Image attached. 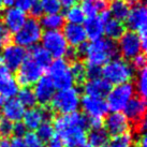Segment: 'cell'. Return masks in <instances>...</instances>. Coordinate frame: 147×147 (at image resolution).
Returning <instances> with one entry per match:
<instances>
[{"label": "cell", "mask_w": 147, "mask_h": 147, "mask_svg": "<svg viewBox=\"0 0 147 147\" xmlns=\"http://www.w3.org/2000/svg\"><path fill=\"white\" fill-rule=\"evenodd\" d=\"M111 88H112V85H110L102 78H88L84 82V85H83V90L86 96L98 97V98L106 97Z\"/></svg>", "instance_id": "ffe728a7"}, {"label": "cell", "mask_w": 147, "mask_h": 147, "mask_svg": "<svg viewBox=\"0 0 147 147\" xmlns=\"http://www.w3.org/2000/svg\"><path fill=\"white\" fill-rule=\"evenodd\" d=\"M109 5V0H92V1H84L81 5L83 13L85 16H94L101 12L105 11Z\"/></svg>", "instance_id": "4316f807"}, {"label": "cell", "mask_w": 147, "mask_h": 147, "mask_svg": "<svg viewBox=\"0 0 147 147\" xmlns=\"http://www.w3.org/2000/svg\"><path fill=\"white\" fill-rule=\"evenodd\" d=\"M43 28L37 18H27L20 30L14 33V42L24 49L33 47L41 41Z\"/></svg>", "instance_id": "8992f818"}, {"label": "cell", "mask_w": 147, "mask_h": 147, "mask_svg": "<svg viewBox=\"0 0 147 147\" xmlns=\"http://www.w3.org/2000/svg\"><path fill=\"white\" fill-rule=\"evenodd\" d=\"M53 126L65 147H82L87 143L88 119L78 111L59 115L55 118Z\"/></svg>", "instance_id": "6da1fadb"}, {"label": "cell", "mask_w": 147, "mask_h": 147, "mask_svg": "<svg viewBox=\"0 0 147 147\" xmlns=\"http://www.w3.org/2000/svg\"><path fill=\"white\" fill-rule=\"evenodd\" d=\"M123 112L129 121H133L136 123L144 118V115L146 112L145 99L141 97H133L123 109Z\"/></svg>", "instance_id": "44dd1931"}, {"label": "cell", "mask_w": 147, "mask_h": 147, "mask_svg": "<svg viewBox=\"0 0 147 147\" xmlns=\"http://www.w3.org/2000/svg\"><path fill=\"white\" fill-rule=\"evenodd\" d=\"M102 147H109V146H106V145H104V146H102Z\"/></svg>", "instance_id": "91938a15"}, {"label": "cell", "mask_w": 147, "mask_h": 147, "mask_svg": "<svg viewBox=\"0 0 147 147\" xmlns=\"http://www.w3.org/2000/svg\"><path fill=\"white\" fill-rule=\"evenodd\" d=\"M84 1H92V0H84Z\"/></svg>", "instance_id": "6f0895ef"}, {"label": "cell", "mask_w": 147, "mask_h": 147, "mask_svg": "<svg viewBox=\"0 0 147 147\" xmlns=\"http://www.w3.org/2000/svg\"><path fill=\"white\" fill-rule=\"evenodd\" d=\"M134 89L139 92V97L141 98H145L147 94V73L146 68L142 70H139L138 73V78H136V82H135Z\"/></svg>", "instance_id": "e575fe53"}, {"label": "cell", "mask_w": 147, "mask_h": 147, "mask_svg": "<svg viewBox=\"0 0 147 147\" xmlns=\"http://www.w3.org/2000/svg\"><path fill=\"white\" fill-rule=\"evenodd\" d=\"M30 58L36 62L39 67L42 69L46 70L49 67V65L53 61V57L49 55V53L42 46H33L30 51Z\"/></svg>", "instance_id": "484cf974"}, {"label": "cell", "mask_w": 147, "mask_h": 147, "mask_svg": "<svg viewBox=\"0 0 147 147\" xmlns=\"http://www.w3.org/2000/svg\"><path fill=\"white\" fill-rule=\"evenodd\" d=\"M1 140H2V138H1V136H0V144H1Z\"/></svg>", "instance_id": "9f6ffc18"}, {"label": "cell", "mask_w": 147, "mask_h": 147, "mask_svg": "<svg viewBox=\"0 0 147 147\" xmlns=\"http://www.w3.org/2000/svg\"><path fill=\"white\" fill-rule=\"evenodd\" d=\"M76 54L84 56L86 60V67H98L102 68L106 62L116 57L118 54L117 45L113 40L107 38H101L91 41L89 44L78 46L75 49Z\"/></svg>", "instance_id": "7a4b0ae2"}, {"label": "cell", "mask_w": 147, "mask_h": 147, "mask_svg": "<svg viewBox=\"0 0 147 147\" xmlns=\"http://www.w3.org/2000/svg\"><path fill=\"white\" fill-rule=\"evenodd\" d=\"M83 27L85 29L87 39H90L91 41L101 39L104 34V22L99 14L85 18Z\"/></svg>", "instance_id": "603a6c76"}, {"label": "cell", "mask_w": 147, "mask_h": 147, "mask_svg": "<svg viewBox=\"0 0 147 147\" xmlns=\"http://www.w3.org/2000/svg\"><path fill=\"white\" fill-rule=\"evenodd\" d=\"M138 147H147V138L145 133H141L138 141Z\"/></svg>", "instance_id": "c3c4849f"}, {"label": "cell", "mask_w": 147, "mask_h": 147, "mask_svg": "<svg viewBox=\"0 0 147 147\" xmlns=\"http://www.w3.org/2000/svg\"><path fill=\"white\" fill-rule=\"evenodd\" d=\"M134 138L130 132H126L123 134L113 136L111 140L109 147H133Z\"/></svg>", "instance_id": "1f68e13d"}, {"label": "cell", "mask_w": 147, "mask_h": 147, "mask_svg": "<svg viewBox=\"0 0 147 147\" xmlns=\"http://www.w3.org/2000/svg\"><path fill=\"white\" fill-rule=\"evenodd\" d=\"M2 5H3V2H2V0H0V9L2 8Z\"/></svg>", "instance_id": "db71d44e"}, {"label": "cell", "mask_w": 147, "mask_h": 147, "mask_svg": "<svg viewBox=\"0 0 147 147\" xmlns=\"http://www.w3.org/2000/svg\"><path fill=\"white\" fill-rule=\"evenodd\" d=\"M62 34H63L68 45L72 46L73 49H78V46L85 44L87 41V36H86L85 29L83 27V25H65Z\"/></svg>", "instance_id": "d6986e66"}, {"label": "cell", "mask_w": 147, "mask_h": 147, "mask_svg": "<svg viewBox=\"0 0 147 147\" xmlns=\"http://www.w3.org/2000/svg\"><path fill=\"white\" fill-rule=\"evenodd\" d=\"M46 147H65V145H63L62 141L58 136L54 135L49 141H47V146Z\"/></svg>", "instance_id": "ee69618b"}, {"label": "cell", "mask_w": 147, "mask_h": 147, "mask_svg": "<svg viewBox=\"0 0 147 147\" xmlns=\"http://www.w3.org/2000/svg\"><path fill=\"white\" fill-rule=\"evenodd\" d=\"M20 85L10 72L0 75V100H8L17 96Z\"/></svg>", "instance_id": "7402d4cb"}, {"label": "cell", "mask_w": 147, "mask_h": 147, "mask_svg": "<svg viewBox=\"0 0 147 147\" xmlns=\"http://www.w3.org/2000/svg\"><path fill=\"white\" fill-rule=\"evenodd\" d=\"M49 78L52 81L55 88L58 90L73 87L74 78L71 72V67L67 59L58 58L52 61L47 68Z\"/></svg>", "instance_id": "5b68a950"}, {"label": "cell", "mask_w": 147, "mask_h": 147, "mask_svg": "<svg viewBox=\"0 0 147 147\" xmlns=\"http://www.w3.org/2000/svg\"><path fill=\"white\" fill-rule=\"evenodd\" d=\"M36 131H37L36 134H37V136L41 142H47L55 135L54 126L49 120L42 123L40 126L38 127V129Z\"/></svg>", "instance_id": "d6a6232c"}, {"label": "cell", "mask_w": 147, "mask_h": 147, "mask_svg": "<svg viewBox=\"0 0 147 147\" xmlns=\"http://www.w3.org/2000/svg\"><path fill=\"white\" fill-rule=\"evenodd\" d=\"M109 13L111 17L120 22L126 21L127 16L129 14L131 5L128 3L127 0H111L109 5Z\"/></svg>", "instance_id": "cb8c5ba5"}, {"label": "cell", "mask_w": 147, "mask_h": 147, "mask_svg": "<svg viewBox=\"0 0 147 147\" xmlns=\"http://www.w3.org/2000/svg\"><path fill=\"white\" fill-rule=\"evenodd\" d=\"M134 85L131 83H125L115 85L111 88L106 96V104L111 112H123L131 99L134 97Z\"/></svg>", "instance_id": "52a82bcc"}, {"label": "cell", "mask_w": 147, "mask_h": 147, "mask_svg": "<svg viewBox=\"0 0 147 147\" xmlns=\"http://www.w3.org/2000/svg\"><path fill=\"white\" fill-rule=\"evenodd\" d=\"M10 147H27L22 138H14L10 141Z\"/></svg>", "instance_id": "f6af8a7d"}, {"label": "cell", "mask_w": 147, "mask_h": 147, "mask_svg": "<svg viewBox=\"0 0 147 147\" xmlns=\"http://www.w3.org/2000/svg\"><path fill=\"white\" fill-rule=\"evenodd\" d=\"M26 49L15 43H10L2 49L0 57L2 59L4 67L10 71H17L24 60L28 57Z\"/></svg>", "instance_id": "7c38bea8"}, {"label": "cell", "mask_w": 147, "mask_h": 147, "mask_svg": "<svg viewBox=\"0 0 147 147\" xmlns=\"http://www.w3.org/2000/svg\"><path fill=\"white\" fill-rule=\"evenodd\" d=\"M29 12L31 14L32 18H38V17H41L43 15V11H42V7L40 1H36L34 3L31 5V8L29 9Z\"/></svg>", "instance_id": "60d3db41"}, {"label": "cell", "mask_w": 147, "mask_h": 147, "mask_svg": "<svg viewBox=\"0 0 147 147\" xmlns=\"http://www.w3.org/2000/svg\"><path fill=\"white\" fill-rule=\"evenodd\" d=\"M15 1H16V0H2L3 4L7 5V7H12L13 4L15 3Z\"/></svg>", "instance_id": "816d5d0a"}, {"label": "cell", "mask_w": 147, "mask_h": 147, "mask_svg": "<svg viewBox=\"0 0 147 147\" xmlns=\"http://www.w3.org/2000/svg\"><path fill=\"white\" fill-rule=\"evenodd\" d=\"M0 147H10V141H9L8 139H3V138H2Z\"/></svg>", "instance_id": "f907efd6"}, {"label": "cell", "mask_w": 147, "mask_h": 147, "mask_svg": "<svg viewBox=\"0 0 147 147\" xmlns=\"http://www.w3.org/2000/svg\"><path fill=\"white\" fill-rule=\"evenodd\" d=\"M103 125L107 134L113 136L126 133L130 129V121L121 112H112L103 120Z\"/></svg>", "instance_id": "5bb4252c"}, {"label": "cell", "mask_w": 147, "mask_h": 147, "mask_svg": "<svg viewBox=\"0 0 147 147\" xmlns=\"http://www.w3.org/2000/svg\"><path fill=\"white\" fill-rule=\"evenodd\" d=\"M81 94L75 87L58 90L51 101L52 109L60 115L78 112L81 107Z\"/></svg>", "instance_id": "277c9868"}, {"label": "cell", "mask_w": 147, "mask_h": 147, "mask_svg": "<svg viewBox=\"0 0 147 147\" xmlns=\"http://www.w3.org/2000/svg\"><path fill=\"white\" fill-rule=\"evenodd\" d=\"M65 20H67L68 24H75V25H82L85 21V14L83 13L82 8L80 5H73L71 8L67 9L65 14L63 16Z\"/></svg>", "instance_id": "4dcf8cb0"}, {"label": "cell", "mask_w": 147, "mask_h": 147, "mask_svg": "<svg viewBox=\"0 0 147 147\" xmlns=\"http://www.w3.org/2000/svg\"><path fill=\"white\" fill-rule=\"evenodd\" d=\"M26 133H27V129L23 123L18 121L13 125V134L15 135V138H23Z\"/></svg>", "instance_id": "ab89813d"}, {"label": "cell", "mask_w": 147, "mask_h": 147, "mask_svg": "<svg viewBox=\"0 0 147 147\" xmlns=\"http://www.w3.org/2000/svg\"><path fill=\"white\" fill-rule=\"evenodd\" d=\"M16 72L17 74L15 78L18 85L29 87L31 85H34L40 80V78L43 76L44 70L41 67H39L30 57H27Z\"/></svg>", "instance_id": "8fae6325"}, {"label": "cell", "mask_w": 147, "mask_h": 147, "mask_svg": "<svg viewBox=\"0 0 147 147\" xmlns=\"http://www.w3.org/2000/svg\"><path fill=\"white\" fill-rule=\"evenodd\" d=\"M82 147H91V146H90V145H88V144H85V145H84V146H82Z\"/></svg>", "instance_id": "11a10c76"}, {"label": "cell", "mask_w": 147, "mask_h": 147, "mask_svg": "<svg viewBox=\"0 0 147 147\" xmlns=\"http://www.w3.org/2000/svg\"><path fill=\"white\" fill-rule=\"evenodd\" d=\"M42 47H44L52 57L65 58L69 45L60 30H45L41 38Z\"/></svg>", "instance_id": "9c48e42d"}, {"label": "cell", "mask_w": 147, "mask_h": 147, "mask_svg": "<svg viewBox=\"0 0 147 147\" xmlns=\"http://www.w3.org/2000/svg\"><path fill=\"white\" fill-rule=\"evenodd\" d=\"M136 128H138V130H139V133H145V131H146V120L145 119H142V120H140L136 123Z\"/></svg>", "instance_id": "7dc6e473"}, {"label": "cell", "mask_w": 147, "mask_h": 147, "mask_svg": "<svg viewBox=\"0 0 147 147\" xmlns=\"http://www.w3.org/2000/svg\"><path fill=\"white\" fill-rule=\"evenodd\" d=\"M40 24L45 30H59L65 26V18L60 13L45 14V16L42 17Z\"/></svg>", "instance_id": "83f0119b"}, {"label": "cell", "mask_w": 147, "mask_h": 147, "mask_svg": "<svg viewBox=\"0 0 147 147\" xmlns=\"http://www.w3.org/2000/svg\"><path fill=\"white\" fill-rule=\"evenodd\" d=\"M109 141V134L103 128L91 129L87 134V142L91 147H102Z\"/></svg>", "instance_id": "f1b7e54d"}, {"label": "cell", "mask_w": 147, "mask_h": 147, "mask_svg": "<svg viewBox=\"0 0 147 147\" xmlns=\"http://www.w3.org/2000/svg\"><path fill=\"white\" fill-rule=\"evenodd\" d=\"M101 76L110 85H120L130 83L134 76V69L129 61L115 57L101 68Z\"/></svg>", "instance_id": "3957f363"}, {"label": "cell", "mask_w": 147, "mask_h": 147, "mask_svg": "<svg viewBox=\"0 0 147 147\" xmlns=\"http://www.w3.org/2000/svg\"><path fill=\"white\" fill-rule=\"evenodd\" d=\"M86 76H87V78H101V68H98V67H86Z\"/></svg>", "instance_id": "b9f144b4"}, {"label": "cell", "mask_w": 147, "mask_h": 147, "mask_svg": "<svg viewBox=\"0 0 147 147\" xmlns=\"http://www.w3.org/2000/svg\"><path fill=\"white\" fill-rule=\"evenodd\" d=\"M0 104H1L0 113L3 115L4 119L11 123H18L23 119L26 110L17 99L12 98L8 100H0Z\"/></svg>", "instance_id": "ac0fdd59"}, {"label": "cell", "mask_w": 147, "mask_h": 147, "mask_svg": "<svg viewBox=\"0 0 147 147\" xmlns=\"http://www.w3.org/2000/svg\"><path fill=\"white\" fill-rule=\"evenodd\" d=\"M32 90L37 99V103H40L42 105L51 103L56 92V88L49 76H41L40 80L34 84Z\"/></svg>", "instance_id": "e0dca14e"}, {"label": "cell", "mask_w": 147, "mask_h": 147, "mask_svg": "<svg viewBox=\"0 0 147 147\" xmlns=\"http://www.w3.org/2000/svg\"><path fill=\"white\" fill-rule=\"evenodd\" d=\"M117 51L125 60H132L135 56L142 53V42L139 34L132 30L125 31L118 39Z\"/></svg>", "instance_id": "30bf717a"}, {"label": "cell", "mask_w": 147, "mask_h": 147, "mask_svg": "<svg viewBox=\"0 0 147 147\" xmlns=\"http://www.w3.org/2000/svg\"><path fill=\"white\" fill-rule=\"evenodd\" d=\"M0 120H1V113H0Z\"/></svg>", "instance_id": "680465c9"}, {"label": "cell", "mask_w": 147, "mask_h": 147, "mask_svg": "<svg viewBox=\"0 0 147 147\" xmlns=\"http://www.w3.org/2000/svg\"><path fill=\"white\" fill-rule=\"evenodd\" d=\"M17 100L20 101V103L24 106L25 109L26 107L30 109V107L36 106V104H37V99H36V96L33 94V90L29 87H24V88L18 90Z\"/></svg>", "instance_id": "f546056e"}, {"label": "cell", "mask_w": 147, "mask_h": 147, "mask_svg": "<svg viewBox=\"0 0 147 147\" xmlns=\"http://www.w3.org/2000/svg\"><path fill=\"white\" fill-rule=\"evenodd\" d=\"M12 39L11 32L2 22H0V49H3L4 46L10 44Z\"/></svg>", "instance_id": "8d00e7d4"}, {"label": "cell", "mask_w": 147, "mask_h": 147, "mask_svg": "<svg viewBox=\"0 0 147 147\" xmlns=\"http://www.w3.org/2000/svg\"><path fill=\"white\" fill-rule=\"evenodd\" d=\"M125 25L123 22L117 21L113 17H109L104 22V34L110 40H118L121 34L125 32Z\"/></svg>", "instance_id": "d4e9b609"}, {"label": "cell", "mask_w": 147, "mask_h": 147, "mask_svg": "<svg viewBox=\"0 0 147 147\" xmlns=\"http://www.w3.org/2000/svg\"><path fill=\"white\" fill-rule=\"evenodd\" d=\"M40 3L45 14H56L61 11V5L58 0H41Z\"/></svg>", "instance_id": "d590c367"}, {"label": "cell", "mask_w": 147, "mask_h": 147, "mask_svg": "<svg viewBox=\"0 0 147 147\" xmlns=\"http://www.w3.org/2000/svg\"><path fill=\"white\" fill-rule=\"evenodd\" d=\"M83 114L88 119H103L109 113V107L104 98L84 96L81 99Z\"/></svg>", "instance_id": "4fadbf2b"}, {"label": "cell", "mask_w": 147, "mask_h": 147, "mask_svg": "<svg viewBox=\"0 0 147 147\" xmlns=\"http://www.w3.org/2000/svg\"><path fill=\"white\" fill-rule=\"evenodd\" d=\"M5 72H8V70H7V68L4 67L3 62H2V59H1V57H0V75H2V74L5 73Z\"/></svg>", "instance_id": "681fc988"}, {"label": "cell", "mask_w": 147, "mask_h": 147, "mask_svg": "<svg viewBox=\"0 0 147 147\" xmlns=\"http://www.w3.org/2000/svg\"><path fill=\"white\" fill-rule=\"evenodd\" d=\"M2 23L10 30V32H16L27 21L26 12L17 7H8L2 13Z\"/></svg>", "instance_id": "2e32d148"}, {"label": "cell", "mask_w": 147, "mask_h": 147, "mask_svg": "<svg viewBox=\"0 0 147 147\" xmlns=\"http://www.w3.org/2000/svg\"><path fill=\"white\" fill-rule=\"evenodd\" d=\"M51 111L42 107H30L25 111L24 116H23V123L26 127L27 130L34 131L38 129L42 123L47 121L51 117Z\"/></svg>", "instance_id": "9a60e30c"}, {"label": "cell", "mask_w": 147, "mask_h": 147, "mask_svg": "<svg viewBox=\"0 0 147 147\" xmlns=\"http://www.w3.org/2000/svg\"><path fill=\"white\" fill-rule=\"evenodd\" d=\"M36 1L37 0H16L14 4H16L15 7H17L18 9H21L24 12H26V11H29V9L31 8V5Z\"/></svg>", "instance_id": "7bdbcfd3"}, {"label": "cell", "mask_w": 147, "mask_h": 147, "mask_svg": "<svg viewBox=\"0 0 147 147\" xmlns=\"http://www.w3.org/2000/svg\"><path fill=\"white\" fill-rule=\"evenodd\" d=\"M71 67V72L73 75L74 82L76 83H84L86 81V65L84 62L81 60L75 59L72 65H70Z\"/></svg>", "instance_id": "836d02e7"}, {"label": "cell", "mask_w": 147, "mask_h": 147, "mask_svg": "<svg viewBox=\"0 0 147 147\" xmlns=\"http://www.w3.org/2000/svg\"><path fill=\"white\" fill-rule=\"evenodd\" d=\"M129 14L126 18L127 26L139 34L142 49H146V27H147V9L143 2L131 5Z\"/></svg>", "instance_id": "ba28073f"}, {"label": "cell", "mask_w": 147, "mask_h": 147, "mask_svg": "<svg viewBox=\"0 0 147 147\" xmlns=\"http://www.w3.org/2000/svg\"><path fill=\"white\" fill-rule=\"evenodd\" d=\"M58 1L61 5V8L65 9H69L73 5H76V3H78V0H58Z\"/></svg>", "instance_id": "bcb514c9"}, {"label": "cell", "mask_w": 147, "mask_h": 147, "mask_svg": "<svg viewBox=\"0 0 147 147\" xmlns=\"http://www.w3.org/2000/svg\"><path fill=\"white\" fill-rule=\"evenodd\" d=\"M27 147H46V146H44V145L42 144V142H39V143L34 144V145H31V146H27Z\"/></svg>", "instance_id": "f5cc1de1"}, {"label": "cell", "mask_w": 147, "mask_h": 147, "mask_svg": "<svg viewBox=\"0 0 147 147\" xmlns=\"http://www.w3.org/2000/svg\"><path fill=\"white\" fill-rule=\"evenodd\" d=\"M13 133V123L7 119L0 120V136L3 139H8Z\"/></svg>", "instance_id": "74e56055"}, {"label": "cell", "mask_w": 147, "mask_h": 147, "mask_svg": "<svg viewBox=\"0 0 147 147\" xmlns=\"http://www.w3.org/2000/svg\"><path fill=\"white\" fill-rule=\"evenodd\" d=\"M131 61H132L131 65H132L133 69L142 70V69H144V68H146V67H145V65H146V57H145V55H144L143 53H141V54H139L138 56H135Z\"/></svg>", "instance_id": "f35d334b"}]
</instances>
